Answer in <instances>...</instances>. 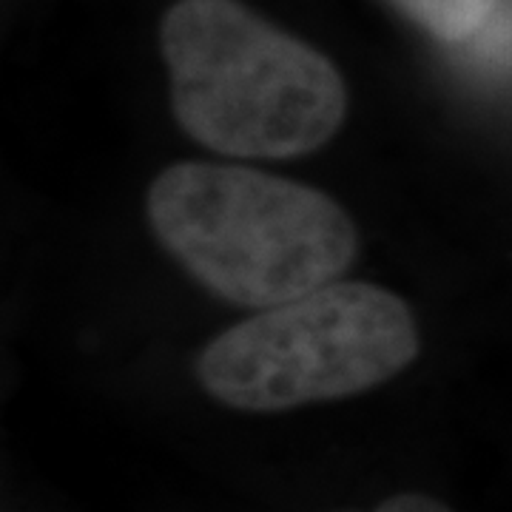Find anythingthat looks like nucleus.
<instances>
[{
	"instance_id": "obj_1",
	"label": "nucleus",
	"mask_w": 512,
	"mask_h": 512,
	"mask_svg": "<svg viewBox=\"0 0 512 512\" xmlns=\"http://www.w3.org/2000/svg\"><path fill=\"white\" fill-rule=\"evenodd\" d=\"M146 217L185 274L256 311L336 282L359 254V228L330 194L248 165H168Z\"/></svg>"
},
{
	"instance_id": "obj_2",
	"label": "nucleus",
	"mask_w": 512,
	"mask_h": 512,
	"mask_svg": "<svg viewBox=\"0 0 512 512\" xmlns=\"http://www.w3.org/2000/svg\"><path fill=\"white\" fill-rule=\"evenodd\" d=\"M160 52L174 120L225 157H302L348 117V86L328 57L239 0H177Z\"/></svg>"
},
{
	"instance_id": "obj_3",
	"label": "nucleus",
	"mask_w": 512,
	"mask_h": 512,
	"mask_svg": "<svg viewBox=\"0 0 512 512\" xmlns=\"http://www.w3.org/2000/svg\"><path fill=\"white\" fill-rule=\"evenodd\" d=\"M419 353V322L399 293L336 279L217 333L200 350L194 376L225 407L282 413L367 393Z\"/></svg>"
},
{
	"instance_id": "obj_4",
	"label": "nucleus",
	"mask_w": 512,
	"mask_h": 512,
	"mask_svg": "<svg viewBox=\"0 0 512 512\" xmlns=\"http://www.w3.org/2000/svg\"><path fill=\"white\" fill-rule=\"evenodd\" d=\"M402 15L444 43H464L490 20L498 0H390Z\"/></svg>"
},
{
	"instance_id": "obj_5",
	"label": "nucleus",
	"mask_w": 512,
	"mask_h": 512,
	"mask_svg": "<svg viewBox=\"0 0 512 512\" xmlns=\"http://www.w3.org/2000/svg\"><path fill=\"white\" fill-rule=\"evenodd\" d=\"M470 66L484 74H510L512 72V6H495L490 20L478 29L476 35L464 43Z\"/></svg>"
},
{
	"instance_id": "obj_6",
	"label": "nucleus",
	"mask_w": 512,
	"mask_h": 512,
	"mask_svg": "<svg viewBox=\"0 0 512 512\" xmlns=\"http://www.w3.org/2000/svg\"><path fill=\"white\" fill-rule=\"evenodd\" d=\"M370 512H453L447 504H441L439 498L424 493H399L384 498L376 510Z\"/></svg>"
}]
</instances>
